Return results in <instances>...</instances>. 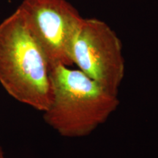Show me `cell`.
Instances as JSON below:
<instances>
[{
	"label": "cell",
	"mask_w": 158,
	"mask_h": 158,
	"mask_svg": "<svg viewBox=\"0 0 158 158\" xmlns=\"http://www.w3.org/2000/svg\"><path fill=\"white\" fill-rule=\"evenodd\" d=\"M50 70L24 13L18 7L0 23V84L17 101L43 112L52 100Z\"/></svg>",
	"instance_id": "6da1fadb"
},
{
	"label": "cell",
	"mask_w": 158,
	"mask_h": 158,
	"mask_svg": "<svg viewBox=\"0 0 158 158\" xmlns=\"http://www.w3.org/2000/svg\"><path fill=\"white\" fill-rule=\"evenodd\" d=\"M52 100L43 111L45 123L64 138L92 133L117 109L118 94L102 87L84 73L65 65L51 68Z\"/></svg>",
	"instance_id": "7a4b0ae2"
},
{
	"label": "cell",
	"mask_w": 158,
	"mask_h": 158,
	"mask_svg": "<svg viewBox=\"0 0 158 158\" xmlns=\"http://www.w3.org/2000/svg\"><path fill=\"white\" fill-rule=\"evenodd\" d=\"M73 64L114 94H118L125 74V62L119 37L108 23L84 19L73 42Z\"/></svg>",
	"instance_id": "3957f363"
},
{
	"label": "cell",
	"mask_w": 158,
	"mask_h": 158,
	"mask_svg": "<svg viewBox=\"0 0 158 158\" xmlns=\"http://www.w3.org/2000/svg\"><path fill=\"white\" fill-rule=\"evenodd\" d=\"M19 8L47 59L50 69L73 62V42L84 18L67 0H23Z\"/></svg>",
	"instance_id": "277c9868"
},
{
	"label": "cell",
	"mask_w": 158,
	"mask_h": 158,
	"mask_svg": "<svg viewBox=\"0 0 158 158\" xmlns=\"http://www.w3.org/2000/svg\"><path fill=\"white\" fill-rule=\"evenodd\" d=\"M0 158H5V155H4V152L2 151V149L1 147H0Z\"/></svg>",
	"instance_id": "5b68a950"
}]
</instances>
